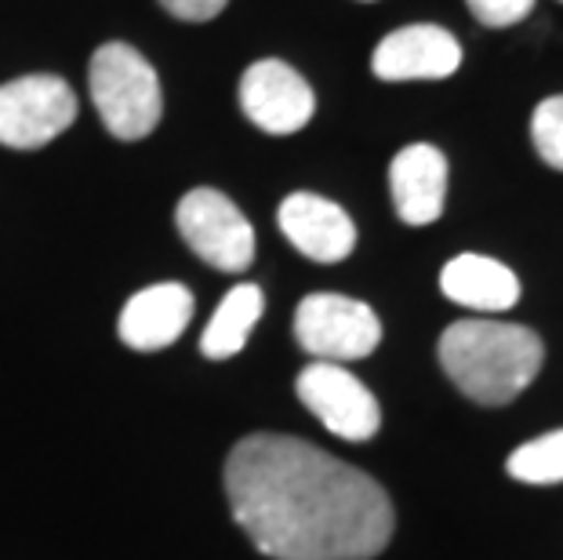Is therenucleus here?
I'll return each mask as SVG.
<instances>
[{"label": "nucleus", "instance_id": "12", "mask_svg": "<svg viewBox=\"0 0 563 560\" xmlns=\"http://www.w3.org/2000/svg\"><path fill=\"white\" fill-rule=\"evenodd\" d=\"M189 317H194V292L186 284H153L131 295L117 331L131 350L153 353L183 336Z\"/></svg>", "mask_w": 563, "mask_h": 560}, {"label": "nucleus", "instance_id": "16", "mask_svg": "<svg viewBox=\"0 0 563 560\" xmlns=\"http://www.w3.org/2000/svg\"><path fill=\"white\" fill-rule=\"evenodd\" d=\"M531 139L534 150L549 168L563 172V95H553L534 110L531 117Z\"/></svg>", "mask_w": 563, "mask_h": 560}, {"label": "nucleus", "instance_id": "9", "mask_svg": "<svg viewBox=\"0 0 563 560\" xmlns=\"http://www.w3.org/2000/svg\"><path fill=\"white\" fill-rule=\"evenodd\" d=\"M462 66V44L443 26H400L382 37L371 69L378 80L400 85V80H443Z\"/></svg>", "mask_w": 563, "mask_h": 560}, {"label": "nucleus", "instance_id": "7", "mask_svg": "<svg viewBox=\"0 0 563 560\" xmlns=\"http://www.w3.org/2000/svg\"><path fill=\"white\" fill-rule=\"evenodd\" d=\"M298 400L342 440H371L382 426V408L345 364L313 361L298 375Z\"/></svg>", "mask_w": 563, "mask_h": 560}, {"label": "nucleus", "instance_id": "6", "mask_svg": "<svg viewBox=\"0 0 563 560\" xmlns=\"http://www.w3.org/2000/svg\"><path fill=\"white\" fill-rule=\"evenodd\" d=\"M178 233L214 270L241 273L255 259V230L244 211L219 189H194L178 200Z\"/></svg>", "mask_w": 563, "mask_h": 560}, {"label": "nucleus", "instance_id": "11", "mask_svg": "<svg viewBox=\"0 0 563 560\" xmlns=\"http://www.w3.org/2000/svg\"><path fill=\"white\" fill-rule=\"evenodd\" d=\"M389 189L397 216L407 226L437 222L443 216V200H448V157L437 146H429V142L404 146L393 157Z\"/></svg>", "mask_w": 563, "mask_h": 560}, {"label": "nucleus", "instance_id": "1", "mask_svg": "<svg viewBox=\"0 0 563 560\" xmlns=\"http://www.w3.org/2000/svg\"><path fill=\"white\" fill-rule=\"evenodd\" d=\"M225 495L255 550L273 560H371L397 524L375 476L280 433H251L230 451Z\"/></svg>", "mask_w": 563, "mask_h": 560}, {"label": "nucleus", "instance_id": "10", "mask_svg": "<svg viewBox=\"0 0 563 560\" xmlns=\"http://www.w3.org/2000/svg\"><path fill=\"white\" fill-rule=\"evenodd\" d=\"M280 230L298 252L313 262H342L356 248V226L328 197L291 194L280 205Z\"/></svg>", "mask_w": 563, "mask_h": 560}, {"label": "nucleus", "instance_id": "18", "mask_svg": "<svg viewBox=\"0 0 563 560\" xmlns=\"http://www.w3.org/2000/svg\"><path fill=\"white\" fill-rule=\"evenodd\" d=\"M161 4L183 22H208V19L219 15L230 0H161Z\"/></svg>", "mask_w": 563, "mask_h": 560}, {"label": "nucleus", "instance_id": "5", "mask_svg": "<svg viewBox=\"0 0 563 560\" xmlns=\"http://www.w3.org/2000/svg\"><path fill=\"white\" fill-rule=\"evenodd\" d=\"M77 121V95L63 77L30 74L0 88V146L41 150Z\"/></svg>", "mask_w": 563, "mask_h": 560}, {"label": "nucleus", "instance_id": "13", "mask_svg": "<svg viewBox=\"0 0 563 560\" xmlns=\"http://www.w3.org/2000/svg\"><path fill=\"white\" fill-rule=\"evenodd\" d=\"M440 292L476 314H506L520 303V281L509 266L487 255H459L440 273Z\"/></svg>", "mask_w": 563, "mask_h": 560}, {"label": "nucleus", "instance_id": "15", "mask_svg": "<svg viewBox=\"0 0 563 560\" xmlns=\"http://www.w3.org/2000/svg\"><path fill=\"white\" fill-rule=\"evenodd\" d=\"M506 470L523 484H563V430L534 437L509 455Z\"/></svg>", "mask_w": 563, "mask_h": 560}, {"label": "nucleus", "instance_id": "3", "mask_svg": "<svg viewBox=\"0 0 563 560\" xmlns=\"http://www.w3.org/2000/svg\"><path fill=\"white\" fill-rule=\"evenodd\" d=\"M91 102L110 135L124 142L146 139L164 113L157 69L131 44H102L91 58Z\"/></svg>", "mask_w": 563, "mask_h": 560}, {"label": "nucleus", "instance_id": "8", "mask_svg": "<svg viewBox=\"0 0 563 560\" xmlns=\"http://www.w3.org/2000/svg\"><path fill=\"white\" fill-rule=\"evenodd\" d=\"M241 106L255 128L269 131V135H295L309 124L317 99L298 69L280 58H262L241 80Z\"/></svg>", "mask_w": 563, "mask_h": 560}, {"label": "nucleus", "instance_id": "14", "mask_svg": "<svg viewBox=\"0 0 563 560\" xmlns=\"http://www.w3.org/2000/svg\"><path fill=\"white\" fill-rule=\"evenodd\" d=\"M262 309H266V299H262L258 284H236V288L225 295L214 309V317L208 320L200 336V350L211 361H230L247 345L251 331H255Z\"/></svg>", "mask_w": 563, "mask_h": 560}, {"label": "nucleus", "instance_id": "2", "mask_svg": "<svg viewBox=\"0 0 563 560\" xmlns=\"http://www.w3.org/2000/svg\"><path fill=\"white\" fill-rule=\"evenodd\" d=\"M545 345L523 325L454 320L440 336V364L454 386L476 404H509L542 372Z\"/></svg>", "mask_w": 563, "mask_h": 560}, {"label": "nucleus", "instance_id": "17", "mask_svg": "<svg viewBox=\"0 0 563 560\" xmlns=\"http://www.w3.org/2000/svg\"><path fill=\"white\" fill-rule=\"evenodd\" d=\"M465 4H470L476 22H484L490 30L517 26L534 11V0H465Z\"/></svg>", "mask_w": 563, "mask_h": 560}, {"label": "nucleus", "instance_id": "4", "mask_svg": "<svg viewBox=\"0 0 563 560\" xmlns=\"http://www.w3.org/2000/svg\"><path fill=\"white\" fill-rule=\"evenodd\" d=\"M295 339L317 361L345 364L371 356L382 342V320L361 299L317 292L295 309Z\"/></svg>", "mask_w": 563, "mask_h": 560}]
</instances>
